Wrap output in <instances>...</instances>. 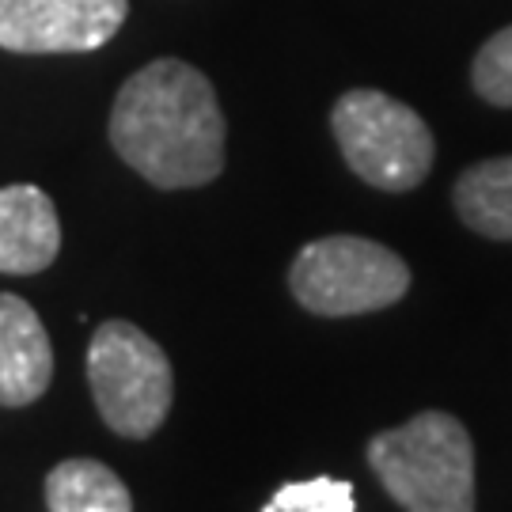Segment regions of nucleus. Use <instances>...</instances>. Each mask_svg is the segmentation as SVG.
I'll return each mask as SVG.
<instances>
[{"label": "nucleus", "mask_w": 512, "mask_h": 512, "mask_svg": "<svg viewBox=\"0 0 512 512\" xmlns=\"http://www.w3.org/2000/svg\"><path fill=\"white\" fill-rule=\"evenodd\" d=\"M110 145L156 190H190L224 171L228 122L213 80L179 57L129 76L110 107Z\"/></svg>", "instance_id": "obj_1"}, {"label": "nucleus", "mask_w": 512, "mask_h": 512, "mask_svg": "<svg viewBox=\"0 0 512 512\" xmlns=\"http://www.w3.org/2000/svg\"><path fill=\"white\" fill-rule=\"evenodd\" d=\"M368 463L406 512H475V444L444 410L372 437Z\"/></svg>", "instance_id": "obj_2"}, {"label": "nucleus", "mask_w": 512, "mask_h": 512, "mask_svg": "<svg viewBox=\"0 0 512 512\" xmlns=\"http://www.w3.org/2000/svg\"><path fill=\"white\" fill-rule=\"evenodd\" d=\"M330 129L349 171L387 194L421 186L437 160V141L425 118L380 88L342 92L330 110Z\"/></svg>", "instance_id": "obj_3"}, {"label": "nucleus", "mask_w": 512, "mask_h": 512, "mask_svg": "<svg viewBox=\"0 0 512 512\" xmlns=\"http://www.w3.org/2000/svg\"><path fill=\"white\" fill-rule=\"evenodd\" d=\"M289 289L311 315H368L410 293V266L391 247L365 236H323L300 247Z\"/></svg>", "instance_id": "obj_4"}, {"label": "nucleus", "mask_w": 512, "mask_h": 512, "mask_svg": "<svg viewBox=\"0 0 512 512\" xmlns=\"http://www.w3.org/2000/svg\"><path fill=\"white\" fill-rule=\"evenodd\" d=\"M88 384L99 418L122 437L145 440L171 410V361L141 327L107 319L88 346Z\"/></svg>", "instance_id": "obj_5"}, {"label": "nucleus", "mask_w": 512, "mask_h": 512, "mask_svg": "<svg viewBox=\"0 0 512 512\" xmlns=\"http://www.w3.org/2000/svg\"><path fill=\"white\" fill-rule=\"evenodd\" d=\"M129 0H0V50L92 54L122 31Z\"/></svg>", "instance_id": "obj_6"}, {"label": "nucleus", "mask_w": 512, "mask_h": 512, "mask_svg": "<svg viewBox=\"0 0 512 512\" xmlns=\"http://www.w3.org/2000/svg\"><path fill=\"white\" fill-rule=\"evenodd\" d=\"M54 380V346L38 311L0 293V406H31Z\"/></svg>", "instance_id": "obj_7"}, {"label": "nucleus", "mask_w": 512, "mask_h": 512, "mask_svg": "<svg viewBox=\"0 0 512 512\" xmlns=\"http://www.w3.org/2000/svg\"><path fill=\"white\" fill-rule=\"evenodd\" d=\"M61 220L46 190L16 183L0 190V274L31 277L54 266Z\"/></svg>", "instance_id": "obj_8"}, {"label": "nucleus", "mask_w": 512, "mask_h": 512, "mask_svg": "<svg viewBox=\"0 0 512 512\" xmlns=\"http://www.w3.org/2000/svg\"><path fill=\"white\" fill-rule=\"evenodd\" d=\"M459 220L486 239H512V156L471 164L452 186Z\"/></svg>", "instance_id": "obj_9"}, {"label": "nucleus", "mask_w": 512, "mask_h": 512, "mask_svg": "<svg viewBox=\"0 0 512 512\" xmlns=\"http://www.w3.org/2000/svg\"><path fill=\"white\" fill-rule=\"evenodd\" d=\"M50 512H133L126 482L99 459H65L46 478Z\"/></svg>", "instance_id": "obj_10"}, {"label": "nucleus", "mask_w": 512, "mask_h": 512, "mask_svg": "<svg viewBox=\"0 0 512 512\" xmlns=\"http://www.w3.org/2000/svg\"><path fill=\"white\" fill-rule=\"evenodd\" d=\"M471 88L490 107H512V23L478 46L471 61Z\"/></svg>", "instance_id": "obj_11"}, {"label": "nucleus", "mask_w": 512, "mask_h": 512, "mask_svg": "<svg viewBox=\"0 0 512 512\" xmlns=\"http://www.w3.org/2000/svg\"><path fill=\"white\" fill-rule=\"evenodd\" d=\"M357 497L353 486L342 478H308V482H289L274 494V501L262 512H353Z\"/></svg>", "instance_id": "obj_12"}]
</instances>
